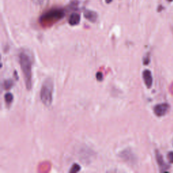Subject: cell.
I'll return each instance as SVG.
<instances>
[{"label": "cell", "mask_w": 173, "mask_h": 173, "mask_svg": "<svg viewBox=\"0 0 173 173\" xmlns=\"http://www.w3.org/2000/svg\"><path fill=\"white\" fill-rule=\"evenodd\" d=\"M20 67L24 75L26 87L30 90L32 87V60L31 54L27 51H22L19 54Z\"/></svg>", "instance_id": "obj_1"}, {"label": "cell", "mask_w": 173, "mask_h": 173, "mask_svg": "<svg viewBox=\"0 0 173 173\" xmlns=\"http://www.w3.org/2000/svg\"><path fill=\"white\" fill-rule=\"evenodd\" d=\"M64 11L62 9H51L40 17L39 22L43 26L51 25L64 18Z\"/></svg>", "instance_id": "obj_2"}, {"label": "cell", "mask_w": 173, "mask_h": 173, "mask_svg": "<svg viewBox=\"0 0 173 173\" xmlns=\"http://www.w3.org/2000/svg\"><path fill=\"white\" fill-rule=\"evenodd\" d=\"M54 91V83L50 78H47L44 80L42 84L40 97L43 104L45 106H50L52 103V95Z\"/></svg>", "instance_id": "obj_3"}, {"label": "cell", "mask_w": 173, "mask_h": 173, "mask_svg": "<svg viewBox=\"0 0 173 173\" xmlns=\"http://www.w3.org/2000/svg\"><path fill=\"white\" fill-rule=\"evenodd\" d=\"M169 108H170L169 104H167V103H164V104L156 105L154 108V112L157 116L161 117L164 116L168 112Z\"/></svg>", "instance_id": "obj_4"}, {"label": "cell", "mask_w": 173, "mask_h": 173, "mask_svg": "<svg viewBox=\"0 0 173 173\" xmlns=\"http://www.w3.org/2000/svg\"><path fill=\"white\" fill-rule=\"evenodd\" d=\"M143 79L145 85L148 88H150L153 84V78L152 72L149 70H145L143 72Z\"/></svg>", "instance_id": "obj_5"}, {"label": "cell", "mask_w": 173, "mask_h": 173, "mask_svg": "<svg viewBox=\"0 0 173 173\" xmlns=\"http://www.w3.org/2000/svg\"><path fill=\"white\" fill-rule=\"evenodd\" d=\"M156 158L157 163H158V166L160 167V168L161 169V171L163 172V171H166L167 170H168V169L169 168V166L165 163L162 156L161 154L158 152V151L156 152Z\"/></svg>", "instance_id": "obj_6"}, {"label": "cell", "mask_w": 173, "mask_h": 173, "mask_svg": "<svg viewBox=\"0 0 173 173\" xmlns=\"http://www.w3.org/2000/svg\"><path fill=\"white\" fill-rule=\"evenodd\" d=\"M84 17L91 23H95L97 19V14L91 10H85L84 12Z\"/></svg>", "instance_id": "obj_7"}, {"label": "cell", "mask_w": 173, "mask_h": 173, "mask_svg": "<svg viewBox=\"0 0 173 173\" xmlns=\"http://www.w3.org/2000/svg\"><path fill=\"white\" fill-rule=\"evenodd\" d=\"M80 21V16L79 14L73 13L69 18L68 23L71 26H75L79 24Z\"/></svg>", "instance_id": "obj_8"}, {"label": "cell", "mask_w": 173, "mask_h": 173, "mask_svg": "<svg viewBox=\"0 0 173 173\" xmlns=\"http://www.w3.org/2000/svg\"><path fill=\"white\" fill-rule=\"evenodd\" d=\"M13 99H14V96L12 93H7L5 95V101L8 104H12V102H13Z\"/></svg>", "instance_id": "obj_9"}, {"label": "cell", "mask_w": 173, "mask_h": 173, "mask_svg": "<svg viewBox=\"0 0 173 173\" xmlns=\"http://www.w3.org/2000/svg\"><path fill=\"white\" fill-rule=\"evenodd\" d=\"M13 81L11 79L6 80L4 83H3V87H4L5 89H9L13 86Z\"/></svg>", "instance_id": "obj_10"}, {"label": "cell", "mask_w": 173, "mask_h": 173, "mask_svg": "<svg viewBox=\"0 0 173 173\" xmlns=\"http://www.w3.org/2000/svg\"><path fill=\"white\" fill-rule=\"evenodd\" d=\"M80 170V167L77 164H75L74 165L72 166L71 170H70V172L71 173H75V172H79Z\"/></svg>", "instance_id": "obj_11"}, {"label": "cell", "mask_w": 173, "mask_h": 173, "mask_svg": "<svg viewBox=\"0 0 173 173\" xmlns=\"http://www.w3.org/2000/svg\"><path fill=\"white\" fill-rule=\"evenodd\" d=\"M31 1L36 5L41 6V5L45 4L47 0H31Z\"/></svg>", "instance_id": "obj_12"}, {"label": "cell", "mask_w": 173, "mask_h": 173, "mask_svg": "<svg viewBox=\"0 0 173 173\" xmlns=\"http://www.w3.org/2000/svg\"><path fill=\"white\" fill-rule=\"evenodd\" d=\"M167 159L169 162L173 164V152H170L167 154Z\"/></svg>", "instance_id": "obj_13"}, {"label": "cell", "mask_w": 173, "mask_h": 173, "mask_svg": "<svg viewBox=\"0 0 173 173\" xmlns=\"http://www.w3.org/2000/svg\"><path fill=\"white\" fill-rule=\"evenodd\" d=\"M96 79H97V80H99V81H102L103 79H104V76H103L102 72H98L97 73V74H96Z\"/></svg>", "instance_id": "obj_14"}, {"label": "cell", "mask_w": 173, "mask_h": 173, "mask_svg": "<svg viewBox=\"0 0 173 173\" xmlns=\"http://www.w3.org/2000/svg\"><path fill=\"white\" fill-rule=\"evenodd\" d=\"M149 62V56H148L147 58H145L144 59V61H143V63H144V64H148V63Z\"/></svg>", "instance_id": "obj_15"}, {"label": "cell", "mask_w": 173, "mask_h": 173, "mask_svg": "<svg viewBox=\"0 0 173 173\" xmlns=\"http://www.w3.org/2000/svg\"><path fill=\"white\" fill-rule=\"evenodd\" d=\"M112 2V0H106V2L107 3H110Z\"/></svg>", "instance_id": "obj_16"}, {"label": "cell", "mask_w": 173, "mask_h": 173, "mask_svg": "<svg viewBox=\"0 0 173 173\" xmlns=\"http://www.w3.org/2000/svg\"><path fill=\"white\" fill-rule=\"evenodd\" d=\"M167 1H168V2H172V1H173V0H167Z\"/></svg>", "instance_id": "obj_17"}]
</instances>
